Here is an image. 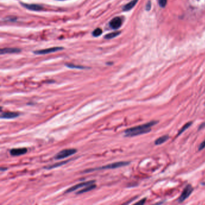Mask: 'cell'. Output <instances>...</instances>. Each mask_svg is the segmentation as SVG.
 <instances>
[{
    "label": "cell",
    "mask_w": 205,
    "mask_h": 205,
    "mask_svg": "<svg viewBox=\"0 0 205 205\" xmlns=\"http://www.w3.org/2000/svg\"><path fill=\"white\" fill-rule=\"evenodd\" d=\"M138 1L139 0H132L131 2H129L123 7V8H122L123 10L125 12H127V11H129V10H131L132 8H134L135 7V6L137 3Z\"/></svg>",
    "instance_id": "12"
},
{
    "label": "cell",
    "mask_w": 205,
    "mask_h": 205,
    "mask_svg": "<svg viewBox=\"0 0 205 205\" xmlns=\"http://www.w3.org/2000/svg\"><path fill=\"white\" fill-rule=\"evenodd\" d=\"M151 6H152V4H151V1H149L147 2V4H146V10L147 11H149V10H151Z\"/></svg>",
    "instance_id": "21"
},
{
    "label": "cell",
    "mask_w": 205,
    "mask_h": 205,
    "mask_svg": "<svg viewBox=\"0 0 205 205\" xmlns=\"http://www.w3.org/2000/svg\"><path fill=\"white\" fill-rule=\"evenodd\" d=\"M129 164V162H125V161L117 162V163H112V164H110L104 166H102V167L96 168H93V169L86 170L84 171V173H89V172L94 171L95 170H98L115 169V168H119V167H125L126 166H128Z\"/></svg>",
    "instance_id": "2"
},
{
    "label": "cell",
    "mask_w": 205,
    "mask_h": 205,
    "mask_svg": "<svg viewBox=\"0 0 205 205\" xmlns=\"http://www.w3.org/2000/svg\"><path fill=\"white\" fill-rule=\"evenodd\" d=\"M205 148V141H203L200 145L199 146V151H202L203 150V149Z\"/></svg>",
    "instance_id": "22"
},
{
    "label": "cell",
    "mask_w": 205,
    "mask_h": 205,
    "mask_svg": "<svg viewBox=\"0 0 205 205\" xmlns=\"http://www.w3.org/2000/svg\"><path fill=\"white\" fill-rule=\"evenodd\" d=\"M95 183V180H89V181H87V182H81V183H79L78 184H77L74 186H72V187L69 188V189H67L65 192L66 193H69V192H72V191H76L79 188H81L82 187H86L88 185H91V184H93Z\"/></svg>",
    "instance_id": "5"
},
{
    "label": "cell",
    "mask_w": 205,
    "mask_h": 205,
    "mask_svg": "<svg viewBox=\"0 0 205 205\" xmlns=\"http://www.w3.org/2000/svg\"><path fill=\"white\" fill-rule=\"evenodd\" d=\"M76 152L77 150L75 149H66L60 151L58 154H56L54 156V158L57 160L62 159L76 154Z\"/></svg>",
    "instance_id": "3"
},
{
    "label": "cell",
    "mask_w": 205,
    "mask_h": 205,
    "mask_svg": "<svg viewBox=\"0 0 205 205\" xmlns=\"http://www.w3.org/2000/svg\"><path fill=\"white\" fill-rule=\"evenodd\" d=\"M191 125H192V122H188L187 123H186L182 128L180 129V130L178 132V135H180L182 133H183L185 130H187V129Z\"/></svg>",
    "instance_id": "19"
},
{
    "label": "cell",
    "mask_w": 205,
    "mask_h": 205,
    "mask_svg": "<svg viewBox=\"0 0 205 205\" xmlns=\"http://www.w3.org/2000/svg\"><path fill=\"white\" fill-rule=\"evenodd\" d=\"M7 170L6 168H3L2 167L1 168V171H5V170Z\"/></svg>",
    "instance_id": "25"
},
{
    "label": "cell",
    "mask_w": 205,
    "mask_h": 205,
    "mask_svg": "<svg viewBox=\"0 0 205 205\" xmlns=\"http://www.w3.org/2000/svg\"><path fill=\"white\" fill-rule=\"evenodd\" d=\"M21 4L22 7H25L26 9L32 10V11H41L43 9V7L38 4H26L24 2H21Z\"/></svg>",
    "instance_id": "7"
},
{
    "label": "cell",
    "mask_w": 205,
    "mask_h": 205,
    "mask_svg": "<svg viewBox=\"0 0 205 205\" xmlns=\"http://www.w3.org/2000/svg\"><path fill=\"white\" fill-rule=\"evenodd\" d=\"M19 115V113H15V112H4L2 113L1 115V119H14L18 117Z\"/></svg>",
    "instance_id": "10"
},
{
    "label": "cell",
    "mask_w": 205,
    "mask_h": 205,
    "mask_svg": "<svg viewBox=\"0 0 205 205\" xmlns=\"http://www.w3.org/2000/svg\"><path fill=\"white\" fill-rule=\"evenodd\" d=\"M167 0H159V6L161 7H165L167 5Z\"/></svg>",
    "instance_id": "20"
},
{
    "label": "cell",
    "mask_w": 205,
    "mask_h": 205,
    "mask_svg": "<svg viewBox=\"0 0 205 205\" xmlns=\"http://www.w3.org/2000/svg\"><path fill=\"white\" fill-rule=\"evenodd\" d=\"M68 163V161H63V162H58V163H57L54 164H52L51 166H48L47 167H45L46 169H52V168H57V167H60L61 166H63L65 164L67 163Z\"/></svg>",
    "instance_id": "15"
},
{
    "label": "cell",
    "mask_w": 205,
    "mask_h": 205,
    "mask_svg": "<svg viewBox=\"0 0 205 205\" xmlns=\"http://www.w3.org/2000/svg\"><path fill=\"white\" fill-rule=\"evenodd\" d=\"M64 48L63 47H52V48H50L45 50H38V51H33V53L36 54V55H43V54H50L52 52H55L58 51L63 50Z\"/></svg>",
    "instance_id": "6"
},
{
    "label": "cell",
    "mask_w": 205,
    "mask_h": 205,
    "mask_svg": "<svg viewBox=\"0 0 205 205\" xmlns=\"http://www.w3.org/2000/svg\"><path fill=\"white\" fill-rule=\"evenodd\" d=\"M58 1H64V0H58Z\"/></svg>",
    "instance_id": "26"
},
{
    "label": "cell",
    "mask_w": 205,
    "mask_h": 205,
    "mask_svg": "<svg viewBox=\"0 0 205 205\" xmlns=\"http://www.w3.org/2000/svg\"><path fill=\"white\" fill-rule=\"evenodd\" d=\"M21 51L20 49L18 48H2L0 50L1 54H16Z\"/></svg>",
    "instance_id": "11"
},
{
    "label": "cell",
    "mask_w": 205,
    "mask_h": 205,
    "mask_svg": "<svg viewBox=\"0 0 205 205\" xmlns=\"http://www.w3.org/2000/svg\"><path fill=\"white\" fill-rule=\"evenodd\" d=\"M146 200V199H143V200H141V201H140V202H137L136 204H144V203H145V200Z\"/></svg>",
    "instance_id": "23"
},
{
    "label": "cell",
    "mask_w": 205,
    "mask_h": 205,
    "mask_svg": "<svg viewBox=\"0 0 205 205\" xmlns=\"http://www.w3.org/2000/svg\"><path fill=\"white\" fill-rule=\"evenodd\" d=\"M121 33L120 31H115V32H113L111 33H109L105 36L104 38L105 39H111V38H115V37L118 36Z\"/></svg>",
    "instance_id": "16"
},
{
    "label": "cell",
    "mask_w": 205,
    "mask_h": 205,
    "mask_svg": "<svg viewBox=\"0 0 205 205\" xmlns=\"http://www.w3.org/2000/svg\"><path fill=\"white\" fill-rule=\"evenodd\" d=\"M158 123V121L154 120V121H151L143 125L128 129L125 131V137H132L148 133L151 131V128L155 125L156 124H157Z\"/></svg>",
    "instance_id": "1"
},
{
    "label": "cell",
    "mask_w": 205,
    "mask_h": 205,
    "mask_svg": "<svg viewBox=\"0 0 205 205\" xmlns=\"http://www.w3.org/2000/svg\"><path fill=\"white\" fill-rule=\"evenodd\" d=\"M27 152V149L22 148H14L10 151V154L13 156H18L26 154Z\"/></svg>",
    "instance_id": "9"
},
{
    "label": "cell",
    "mask_w": 205,
    "mask_h": 205,
    "mask_svg": "<svg viewBox=\"0 0 205 205\" xmlns=\"http://www.w3.org/2000/svg\"><path fill=\"white\" fill-rule=\"evenodd\" d=\"M110 26L113 30L119 29L122 24V19L120 17H115L110 22Z\"/></svg>",
    "instance_id": "8"
},
{
    "label": "cell",
    "mask_w": 205,
    "mask_h": 205,
    "mask_svg": "<svg viewBox=\"0 0 205 205\" xmlns=\"http://www.w3.org/2000/svg\"><path fill=\"white\" fill-rule=\"evenodd\" d=\"M193 191V188L191 185H188L183 190V191L182 192L180 196L178 201L179 202H182L184 200H185L187 198L189 197V196L191 194Z\"/></svg>",
    "instance_id": "4"
},
{
    "label": "cell",
    "mask_w": 205,
    "mask_h": 205,
    "mask_svg": "<svg viewBox=\"0 0 205 205\" xmlns=\"http://www.w3.org/2000/svg\"><path fill=\"white\" fill-rule=\"evenodd\" d=\"M66 66L70 69H86L87 67L83 66H80V65H75L74 64H66Z\"/></svg>",
    "instance_id": "17"
},
{
    "label": "cell",
    "mask_w": 205,
    "mask_h": 205,
    "mask_svg": "<svg viewBox=\"0 0 205 205\" xmlns=\"http://www.w3.org/2000/svg\"><path fill=\"white\" fill-rule=\"evenodd\" d=\"M102 33V30L100 28H96L93 32H92V35L94 37H98L101 36Z\"/></svg>",
    "instance_id": "18"
},
{
    "label": "cell",
    "mask_w": 205,
    "mask_h": 205,
    "mask_svg": "<svg viewBox=\"0 0 205 205\" xmlns=\"http://www.w3.org/2000/svg\"><path fill=\"white\" fill-rule=\"evenodd\" d=\"M169 139V136L168 135H163L159 138H158L157 140L155 141V144L156 145H160L161 144H163L166 141H167Z\"/></svg>",
    "instance_id": "14"
},
{
    "label": "cell",
    "mask_w": 205,
    "mask_h": 205,
    "mask_svg": "<svg viewBox=\"0 0 205 205\" xmlns=\"http://www.w3.org/2000/svg\"><path fill=\"white\" fill-rule=\"evenodd\" d=\"M96 187V185L94 183L93 184H91V185H88L87 187H86L84 189L79 191L77 192V194H82V193H84V192H89L90 191H91L93 190H94L95 188Z\"/></svg>",
    "instance_id": "13"
},
{
    "label": "cell",
    "mask_w": 205,
    "mask_h": 205,
    "mask_svg": "<svg viewBox=\"0 0 205 205\" xmlns=\"http://www.w3.org/2000/svg\"><path fill=\"white\" fill-rule=\"evenodd\" d=\"M204 127H205V123H203L199 127V129H202Z\"/></svg>",
    "instance_id": "24"
}]
</instances>
